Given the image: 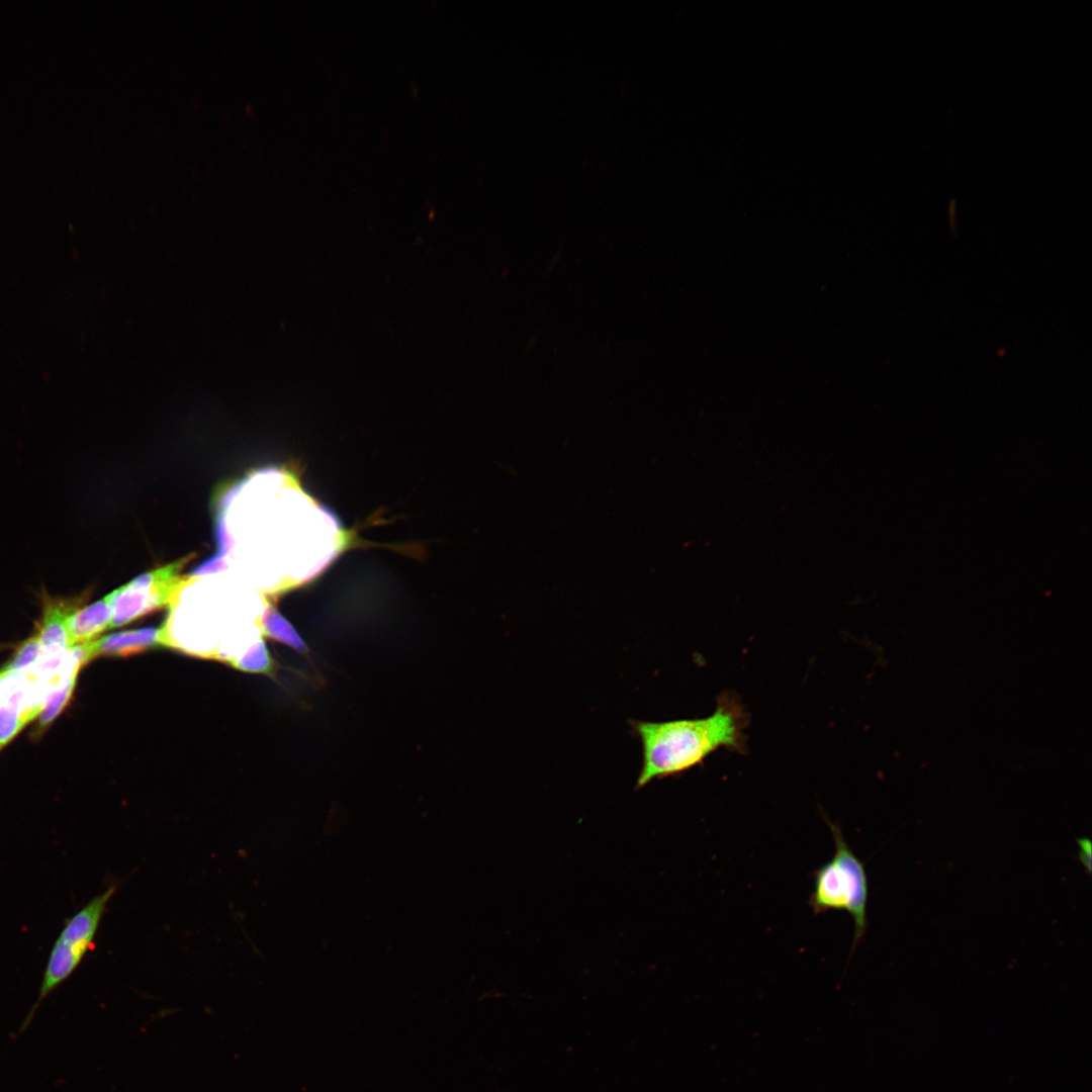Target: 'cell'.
Instances as JSON below:
<instances>
[{
    "instance_id": "obj_13",
    "label": "cell",
    "mask_w": 1092,
    "mask_h": 1092,
    "mask_svg": "<svg viewBox=\"0 0 1092 1092\" xmlns=\"http://www.w3.org/2000/svg\"><path fill=\"white\" fill-rule=\"evenodd\" d=\"M2 684H3V674L0 673V700H1V697H2Z\"/></svg>"
},
{
    "instance_id": "obj_12",
    "label": "cell",
    "mask_w": 1092,
    "mask_h": 1092,
    "mask_svg": "<svg viewBox=\"0 0 1092 1092\" xmlns=\"http://www.w3.org/2000/svg\"><path fill=\"white\" fill-rule=\"evenodd\" d=\"M1078 844L1080 846L1079 856L1082 863L1087 868V872H1091V842L1087 838H1079Z\"/></svg>"
},
{
    "instance_id": "obj_3",
    "label": "cell",
    "mask_w": 1092,
    "mask_h": 1092,
    "mask_svg": "<svg viewBox=\"0 0 1092 1092\" xmlns=\"http://www.w3.org/2000/svg\"><path fill=\"white\" fill-rule=\"evenodd\" d=\"M835 843L830 860L814 873L809 905L815 915L843 910L854 922L853 948L867 931L868 878L862 861L846 843L840 828L828 821Z\"/></svg>"
},
{
    "instance_id": "obj_7",
    "label": "cell",
    "mask_w": 1092,
    "mask_h": 1092,
    "mask_svg": "<svg viewBox=\"0 0 1092 1092\" xmlns=\"http://www.w3.org/2000/svg\"><path fill=\"white\" fill-rule=\"evenodd\" d=\"M111 618L112 611L107 596L82 609H74L66 622L69 648L92 641L98 634L110 628Z\"/></svg>"
},
{
    "instance_id": "obj_1",
    "label": "cell",
    "mask_w": 1092,
    "mask_h": 1092,
    "mask_svg": "<svg viewBox=\"0 0 1092 1092\" xmlns=\"http://www.w3.org/2000/svg\"><path fill=\"white\" fill-rule=\"evenodd\" d=\"M239 489L220 526L225 556L242 572L261 573L259 592L276 593L313 577L336 555L334 519L281 473L260 474ZM258 576V575H257ZM257 579V577H256ZM256 581V580H255Z\"/></svg>"
},
{
    "instance_id": "obj_4",
    "label": "cell",
    "mask_w": 1092,
    "mask_h": 1092,
    "mask_svg": "<svg viewBox=\"0 0 1092 1092\" xmlns=\"http://www.w3.org/2000/svg\"><path fill=\"white\" fill-rule=\"evenodd\" d=\"M186 559L141 574L110 593L112 618L110 628L125 625L157 608L170 604L181 583L179 569Z\"/></svg>"
},
{
    "instance_id": "obj_10",
    "label": "cell",
    "mask_w": 1092,
    "mask_h": 1092,
    "mask_svg": "<svg viewBox=\"0 0 1092 1092\" xmlns=\"http://www.w3.org/2000/svg\"><path fill=\"white\" fill-rule=\"evenodd\" d=\"M230 664L243 671L265 674H272L275 669V662L262 637L249 645Z\"/></svg>"
},
{
    "instance_id": "obj_6",
    "label": "cell",
    "mask_w": 1092,
    "mask_h": 1092,
    "mask_svg": "<svg viewBox=\"0 0 1092 1092\" xmlns=\"http://www.w3.org/2000/svg\"><path fill=\"white\" fill-rule=\"evenodd\" d=\"M82 645L88 662L100 655L128 656L158 646L167 647V637L164 626L149 627L112 633Z\"/></svg>"
},
{
    "instance_id": "obj_5",
    "label": "cell",
    "mask_w": 1092,
    "mask_h": 1092,
    "mask_svg": "<svg viewBox=\"0 0 1092 1092\" xmlns=\"http://www.w3.org/2000/svg\"><path fill=\"white\" fill-rule=\"evenodd\" d=\"M115 891L116 887L111 885L69 919L54 946L82 961L92 945L107 903Z\"/></svg>"
},
{
    "instance_id": "obj_11",
    "label": "cell",
    "mask_w": 1092,
    "mask_h": 1092,
    "mask_svg": "<svg viewBox=\"0 0 1092 1092\" xmlns=\"http://www.w3.org/2000/svg\"><path fill=\"white\" fill-rule=\"evenodd\" d=\"M41 655L38 635L35 634L23 642L12 659L0 670L4 675H15L27 670L36 663Z\"/></svg>"
},
{
    "instance_id": "obj_9",
    "label": "cell",
    "mask_w": 1092,
    "mask_h": 1092,
    "mask_svg": "<svg viewBox=\"0 0 1092 1092\" xmlns=\"http://www.w3.org/2000/svg\"><path fill=\"white\" fill-rule=\"evenodd\" d=\"M259 627L262 634L284 643L299 652L307 651L306 644L294 627L268 603L260 616Z\"/></svg>"
},
{
    "instance_id": "obj_8",
    "label": "cell",
    "mask_w": 1092,
    "mask_h": 1092,
    "mask_svg": "<svg viewBox=\"0 0 1092 1092\" xmlns=\"http://www.w3.org/2000/svg\"><path fill=\"white\" fill-rule=\"evenodd\" d=\"M73 610L65 601L51 598L43 600L42 618L37 633L40 657L63 655L69 649L66 622Z\"/></svg>"
},
{
    "instance_id": "obj_2",
    "label": "cell",
    "mask_w": 1092,
    "mask_h": 1092,
    "mask_svg": "<svg viewBox=\"0 0 1092 1092\" xmlns=\"http://www.w3.org/2000/svg\"><path fill=\"white\" fill-rule=\"evenodd\" d=\"M744 721L740 707L729 700H721L714 713L703 718L633 721L642 746L636 788L687 771L719 748L738 749L743 745Z\"/></svg>"
}]
</instances>
